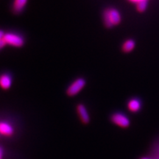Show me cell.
<instances>
[{"label": "cell", "mask_w": 159, "mask_h": 159, "mask_svg": "<svg viewBox=\"0 0 159 159\" xmlns=\"http://www.w3.org/2000/svg\"><path fill=\"white\" fill-rule=\"evenodd\" d=\"M3 40L5 41L6 44L7 43V44L14 46V47H21L24 44V43H25L24 39L21 35L13 33H5Z\"/></svg>", "instance_id": "1"}, {"label": "cell", "mask_w": 159, "mask_h": 159, "mask_svg": "<svg viewBox=\"0 0 159 159\" xmlns=\"http://www.w3.org/2000/svg\"><path fill=\"white\" fill-rule=\"evenodd\" d=\"M13 133L14 129L11 124L6 122H0V134L4 136H10L13 135Z\"/></svg>", "instance_id": "6"}, {"label": "cell", "mask_w": 159, "mask_h": 159, "mask_svg": "<svg viewBox=\"0 0 159 159\" xmlns=\"http://www.w3.org/2000/svg\"><path fill=\"white\" fill-rule=\"evenodd\" d=\"M128 107L129 110L132 111V112H137L141 108V102H139L138 99H133L130 101H129Z\"/></svg>", "instance_id": "9"}, {"label": "cell", "mask_w": 159, "mask_h": 159, "mask_svg": "<svg viewBox=\"0 0 159 159\" xmlns=\"http://www.w3.org/2000/svg\"><path fill=\"white\" fill-rule=\"evenodd\" d=\"M5 45H6V43L5 42V41H4L3 39H2L1 41H0V49H2Z\"/></svg>", "instance_id": "13"}, {"label": "cell", "mask_w": 159, "mask_h": 159, "mask_svg": "<svg viewBox=\"0 0 159 159\" xmlns=\"http://www.w3.org/2000/svg\"><path fill=\"white\" fill-rule=\"evenodd\" d=\"M27 0H16L13 2V11L14 13H19L23 11L25 8L26 4H27Z\"/></svg>", "instance_id": "8"}, {"label": "cell", "mask_w": 159, "mask_h": 159, "mask_svg": "<svg viewBox=\"0 0 159 159\" xmlns=\"http://www.w3.org/2000/svg\"><path fill=\"white\" fill-rule=\"evenodd\" d=\"M148 5V1H147V0H139V2L137 3V10L140 13H143L146 11Z\"/></svg>", "instance_id": "11"}, {"label": "cell", "mask_w": 159, "mask_h": 159, "mask_svg": "<svg viewBox=\"0 0 159 159\" xmlns=\"http://www.w3.org/2000/svg\"><path fill=\"white\" fill-rule=\"evenodd\" d=\"M103 21H104L105 27H108V28H111V27H112L114 26L112 25V23L111 22L110 18H109L108 16V9L105 10L104 12H103Z\"/></svg>", "instance_id": "12"}, {"label": "cell", "mask_w": 159, "mask_h": 159, "mask_svg": "<svg viewBox=\"0 0 159 159\" xmlns=\"http://www.w3.org/2000/svg\"><path fill=\"white\" fill-rule=\"evenodd\" d=\"M111 121L122 128H128L130 123L128 117L122 114H114L111 116Z\"/></svg>", "instance_id": "3"}, {"label": "cell", "mask_w": 159, "mask_h": 159, "mask_svg": "<svg viewBox=\"0 0 159 159\" xmlns=\"http://www.w3.org/2000/svg\"><path fill=\"white\" fill-rule=\"evenodd\" d=\"M77 110L80 117L81 121L84 124H88L89 121H90V117H89L88 111H87L85 105L83 104H79L77 107Z\"/></svg>", "instance_id": "4"}, {"label": "cell", "mask_w": 159, "mask_h": 159, "mask_svg": "<svg viewBox=\"0 0 159 159\" xmlns=\"http://www.w3.org/2000/svg\"><path fill=\"white\" fill-rule=\"evenodd\" d=\"M4 35H5L4 32L2 30H0V41H1L2 39H3Z\"/></svg>", "instance_id": "15"}, {"label": "cell", "mask_w": 159, "mask_h": 159, "mask_svg": "<svg viewBox=\"0 0 159 159\" xmlns=\"http://www.w3.org/2000/svg\"><path fill=\"white\" fill-rule=\"evenodd\" d=\"M12 85V78L9 75H0V86L4 89H8Z\"/></svg>", "instance_id": "7"}, {"label": "cell", "mask_w": 159, "mask_h": 159, "mask_svg": "<svg viewBox=\"0 0 159 159\" xmlns=\"http://www.w3.org/2000/svg\"><path fill=\"white\" fill-rule=\"evenodd\" d=\"M85 85V80L83 78H78L69 85L67 89V94L69 96H75L78 94L82 89L84 88Z\"/></svg>", "instance_id": "2"}, {"label": "cell", "mask_w": 159, "mask_h": 159, "mask_svg": "<svg viewBox=\"0 0 159 159\" xmlns=\"http://www.w3.org/2000/svg\"><path fill=\"white\" fill-rule=\"evenodd\" d=\"M142 159H149V158H142Z\"/></svg>", "instance_id": "16"}, {"label": "cell", "mask_w": 159, "mask_h": 159, "mask_svg": "<svg viewBox=\"0 0 159 159\" xmlns=\"http://www.w3.org/2000/svg\"><path fill=\"white\" fill-rule=\"evenodd\" d=\"M136 43L133 39H128L125 41V42L122 44V49L125 52H130L134 49Z\"/></svg>", "instance_id": "10"}, {"label": "cell", "mask_w": 159, "mask_h": 159, "mask_svg": "<svg viewBox=\"0 0 159 159\" xmlns=\"http://www.w3.org/2000/svg\"><path fill=\"white\" fill-rule=\"evenodd\" d=\"M108 12L111 22L112 23L113 25H117L121 22L122 18H121L120 13L119 11L115 8H108Z\"/></svg>", "instance_id": "5"}, {"label": "cell", "mask_w": 159, "mask_h": 159, "mask_svg": "<svg viewBox=\"0 0 159 159\" xmlns=\"http://www.w3.org/2000/svg\"><path fill=\"white\" fill-rule=\"evenodd\" d=\"M3 156H4L3 148H2V147H0V159H3Z\"/></svg>", "instance_id": "14"}]
</instances>
